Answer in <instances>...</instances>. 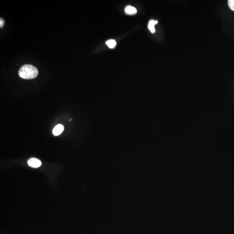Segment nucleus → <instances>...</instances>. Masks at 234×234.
I'll use <instances>...</instances> for the list:
<instances>
[{
    "label": "nucleus",
    "mask_w": 234,
    "mask_h": 234,
    "mask_svg": "<svg viewBox=\"0 0 234 234\" xmlns=\"http://www.w3.org/2000/svg\"><path fill=\"white\" fill-rule=\"evenodd\" d=\"M18 73L19 76L22 78L32 79L38 75V71L35 66L29 64H26L20 68Z\"/></svg>",
    "instance_id": "nucleus-1"
},
{
    "label": "nucleus",
    "mask_w": 234,
    "mask_h": 234,
    "mask_svg": "<svg viewBox=\"0 0 234 234\" xmlns=\"http://www.w3.org/2000/svg\"><path fill=\"white\" fill-rule=\"evenodd\" d=\"M28 165L33 168H38L42 165L41 161L36 158H31L28 161Z\"/></svg>",
    "instance_id": "nucleus-2"
},
{
    "label": "nucleus",
    "mask_w": 234,
    "mask_h": 234,
    "mask_svg": "<svg viewBox=\"0 0 234 234\" xmlns=\"http://www.w3.org/2000/svg\"><path fill=\"white\" fill-rule=\"evenodd\" d=\"M228 5L230 8L234 11V0H229L228 1Z\"/></svg>",
    "instance_id": "nucleus-7"
},
{
    "label": "nucleus",
    "mask_w": 234,
    "mask_h": 234,
    "mask_svg": "<svg viewBox=\"0 0 234 234\" xmlns=\"http://www.w3.org/2000/svg\"><path fill=\"white\" fill-rule=\"evenodd\" d=\"M72 120V119H69V121H71Z\"/></svg>",
    "instance_id": "nucleus-9"
},
{
    "label": "nucleus",
    "mask_w": 234,
    "mask_h": 234,
    "mask_svg": "<svg viewBox=\"0 0 234 234\" xmlns=\"http://www.w3.org/2000/svg\"><path fill=\"white\" fill-rule=\"evenodd\" d=\"M64 128L62 125L59 124L55 126L52 131V133L55 136H58L60 135L64 130Z\"/></svg>",
    "instance_id": "nucleus-3"
},
{
    "label": "nucleus",
    "mask_w": 234,
    "mask_h": 234,
    "mask_svg": "<svg viewBox=\"0 0 234 234\" xmlns=\"http://www.w3.org/2000/svg\"><path fill=\"white\" fill-rule=\"evenodd\" d=\"M106 44L109 46V48L111 49L115 48V46L116 45L117 43L115 40H109L106 42Z\"/></svg>",
    "instance_id": "nucleus-6"
},
{
    "label": "nucleus",
    "mask_w": 234,
    "mask_h": 234,
    "mask_svg": "<svg viewBox=\"0 0 234 234\" xmlns=\"http://www.w3.org/2000/svg\"><path fill=\"white\" fill-rule=\"evenodd\" d=\"M125 13L128 15H134L137 12L135 8L131 5H128L125 9Z\"/></svg>",
    "instance_id": "nucleus-4"
},
{
    "label": "nucleus",
    "mask_w": 234,
    "mask_h": 234,
    "mask_svg": "<svg viewBox=\"0 0 234 234\" xmlns=\"http://www.w3.org/2000/svg\"><path fill=\"white\" fill-rule=\"evenodd\" d=\"M157 23H158V21H155V20H153V19L149 21L148 25V28L151 33H153V34L155 33V31H156L154 26Z\"/></svg>",
    "instance_id": "nucleus-5"
},
{
    "label": "nucleus",
    "mask_w": 234,
    "mask_h": 234,
    "mask_svg": "<svg viewBox=\"0 0 234 234\" xmlns=\"http://www.w3.org/2000/svg\"><path fill=\"white\" fill-rule=\"evenodd\" d=\"M5 22L3 19L1 18V20H0V27L1 28L3 27L4 25H5Z\"/></svg>",
    "instance_id": "nucleus-8"
}]
</instances>
